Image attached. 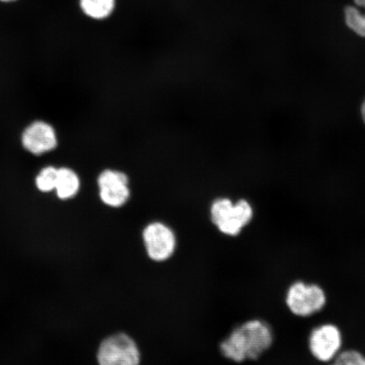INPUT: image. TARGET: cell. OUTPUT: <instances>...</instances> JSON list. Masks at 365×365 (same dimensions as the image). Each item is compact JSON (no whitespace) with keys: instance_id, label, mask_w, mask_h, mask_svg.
Instances as JSON below:
<instances>
[{"instance_id":"6da1fadb","label":"cell","mask_w":365,"mask_h":365,"mask_svg":"<svg viewBox=\"0 0 365 365\" xmlns=\"http://www.w3.org/2000/svg\"><path fill=\"white\" fill-rule=\"evenodd\" d=\"M274 340L272 327L262 319H251L235 328L221 344L223 355L237 363L258 359Z\"/></svg>"},{"instance_id":"7a4b0ae2","label":"cell","mask_w":365,"mask_h":365,"mask_svg":"<svg viewBox=\"0 0 365 365\" xmlns=\"http://www.w3.org/2000/svg\"><path fill=\"white\" fill-rule=\"evenodd\" d=\"M207 212L212 226L228 237L239 236L255 217L253 203L245 195H213L207 205Z\"/></svg>"},{"instance_id":"3957f363","label":"cell","mask_w":365,"mask_h":365,"mask_svg":"<svg viewBox=\"0 0 365 365\" xmlns=\"http://www.w3.org/2000/svg\"><path fill=\"white\" fill-rule=\"evenodd\" d=\"M100 202L113 211L129 207L135 198L134 178L120 165L103 168L96 178Z\"/></svg>"},{"instance_id":"277c9868","label":"cell","mask_w":365,"mask_h":365,"mask_svg":"<svg viewBox=\"0 0 365 365\" xmlns=\"http://www.w3.org/2000/svg\"><path fill=\"white\" fill-rule=\"evenodd\" d=\"M285 303L294 316L308 318L321 312L326 307L327 295L319 284L296 281L287 290Z\"/></svg>"},{"instance_id":"5b68a950","label":"cell","mask_w":365,"mask_h":365,"mask_svg":"<svg viewBox=\"0 0 365 365\" xmlns=\"http://www.w3.org/2000/svg\"><path fill=\"white\" fill-rule=\"evenodd\" d=\"M344 336L339 327L323 323L313 328L308 339L310 354L317 361L329 364L341 352Z\"/></svg>"},{"instance_id":"8992f818","label":"cell","mask_w":365,"mask_h":365,"mask_svg":"<svg viewBox=\"0 0 365 365\" xmlns=\"http://www.w3.org/2000/svg\"><path fill=\"white\" fill-rule=\"evenodd\" d=\"M141 235L149 257L153 261H165L175 252L176 235L167 222L160 220L148 222L143 227Z\"/></svg>"},{"instance_id":"52a82bcc","label":"cell","mask_w":365,"mask_h":365,"mask_svg":"<svg viewBox=\"0 0 365 365\" xmlns=\"http://www.w3.org/2000/svg\"><path fill=\"white\" fill-rule=\"evenodd\" d=\"M140 361L138 346L124 333L108 336L99 346V365H139Z\"/></svg>"},{"instance_id":"ba28073f","label":"cell","mask_w":365,"mask_h":365,"mask_svg":"<svg viewBox=\"0 0 365 365\" xmlns=\"http://www.w3.org/2000/svg\"><path fill=\"white\" fill-rule=\"evenodd\" d=\"M21 144L27 152L35 156L48 153L57 148L56 130L47 122L34 121L22 132Z\"/></svg>"},{"instance_id":"9c48e42d","label":"cell","mask_w":365,"mask_h":365,"mask_svg":"<svg viewBox=\"0 0 365 365\" xmlns=\"http://www.w3.org/2000/svg\"><path fill=\"white\" fill-rule=\"evenodd\" d=\"M81 182L78 173L70 168H58L56 190L58 199L71 200L78 195Z\"/></svg>"},{"instance_id":"30bf717a","label":"cell","mask_w":365,"mask_h":365,"mask_svg":"<svg viewBox=\"0 0 365 365\" xmlns=\"http://www.w3.org/2000/svg\"><path fill=\"white\" fill-rule=\"evenodd\" d=\"M344 20L351 31L365 38V0H354L353 6H346Z\"/></svg>"},{"instance_id":"8fae6325","label":"cell","mask_w":365,"mask_h":365,"mask_svg":"<svg viewBox=\"0 0 365 365\" xmlns=\"http://www.w3.org/2000/svg\"><path fill=\"white\" fill-rule=\"evenodd\" d=\"M82 11L91 19L102 21L110 16L116 6V0H80Z\"/></svg>"},{"instance_id":"7c38bea8","label":"cell","mask_w":365,"mask_h":365,"mask_svg":"<svg viewBox=\"0 0 365 365\" xmlns=\"http://www.w3.org/2000/svg\"><path fill=\"white\" fill-rule=\"evenodd\" d=\"M58 168L47 166L41 170L35 179L36 188L41 192L49 193L56 190Z\"/></svg>"},{"instance_id":"4fadbf2b","label":"cell","mask_w":365,"mask_h":365,"mask_svg":"<svg viewBox=\"0 0 365 365\" xmlns=\"http://www.w3.org/2000/svg\"><path fill=\"white\" fill-rule=\"evenodd\" d=\"M329 365H365V355L359 350H342Z\"/></svg>"},{"instance_id":"5bb4252c","label":"cell","mask_w":365,"mask_h":365,"mask_svg":"<svg viewBox=\"0 0 365 365\" xmlns=\"http://www.w3.org/2000/svg\"><path fill=\"white\" fill-rule=\"evenodd\" d=\"M361 114H362L363 120L365 124V100H364V102L363 103V105L361 107Z\"/></svg>"},{"instance_id":"9a60e30c","label":"cell","mask_w":365,"mask_h":365,"mask_svg":"<svg viewBox=\"0 0 365 365\" xmlns=\"http://www.w3.org/2000/svg\"><path fill=\"white\" fill-rule=\"evenodd\" d=\"M0 1L8 3V2L15 1V0H0Z\"/></svg>"}]
</instances>
